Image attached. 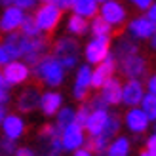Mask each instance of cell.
<instances>
[{
    "instance_id": "6da1fadb",
    "label": "cell",
    "mask_w": 156,
    "mask_h": 156,
    "mask_svg": "<svg viewBox=\"0 0 156 156\" xmlns=\"http://www.w3.org/2000/svg\"><path fill=\"white\" fill-rule=\"evenodd\" d=\"M33 74H34L36 80L40 84H44L48 90H57L59 86L65 82L67 71L51 53H46V55L33 67Z\"/></svg>"
},
{
    "instance_id": "7a4b0ae2",
    "label": "cell",
    "mask_w": 156,
    "mask_h": 156,
    "mask_svg": "<svg viewBox=\"0 0 156 156\" xmlns=\"http://www.w3.org/2000/svg\"><path fill=\"white\" fill-rule=\"evenodd\" d=\"M80 51H82L80 42L74 36L63 34V36H59L51 42V55L63 65V69L67 73L74 71L80 65Z\"/></svg>"
},
{
    "instance_id": "3957f363",
    "label": "cell",
    "mask_w": 156,
    "mask_h": 156,
    "mask_svg": "<svg viewBox=\"0 0 156 156\" xmlns=\"http://www.w3.org/2000/svg\"><path fill=\"white\" fill-rule=\"evenodd\" d=\"M33 19L36 23L38 30L48 36L59 27L61 19H63V12H61L55 4H40V6L34 8Z\"/></svg>"
},
{
    "instance_id": "277c9868",
    "label": "cell",
    "mask_w": 156,
    "mask_h": 156,
    "mask_svg": "<svg viewBox=\"0 0 156 156\" xmlns=\"http://www.w3.org/2000/svg\"><path fill=\"white\" fill-rule=\"evenodd\" d=\"M111 44H112V38H108V36H91L82 48L84 63H88L91 67L101 63L111 53Z\"/></svg>"
},
{
    "instance_id": "5b68a950",
    "label": "cell",
    "mask_w": 156,
    "mask_h": 156,
    "mask_svg": "<svg viewBox=\"0 0 156 156\" xmlns=\"http://www.w3.org/2000/svg\"><path fill=\"white\" fill-rule=\"evenodd\" d=\"M118 63V73L122 76L128 78H137V80H143V78L149 76V59H147L141 51L133 53V55L116 59Z\"/></svg>"
},
{
    "instance_id": "8992f818",
    "label": "cell",
    "mask_w": 156,
    "mask_h": 156,
    "mask_svg": "<svg viewBox=\"0 0 156 156\" xmlns=\"http://www.w3.org/2000/svg\"><path fill=\"white\" fill-rule=\"evenodd\" d=\"M128 15V8L120 0H107V2L99 4V17L108 23L112 29H122L129 19Z\"/></svg>"
},
{
    "instance_id": "52a82bcc",
    "label": "cell",
    "mask_w": 156,
    "mask_h": 156,
    "mask_svg": "<svg viewBox=\"0 0 156 156\" xmlns=\"http://www.w3.org/2000/svg\"><path fill=\"white\" fill-rule=\"evenodd\" d=\"M91 71L93 67L82 63L74 69V82H73V99L78 103H84L90 97L91 91Z\"/></svg>"
},
{
    "instance_id": "ba28073f",
    "label": "cell",
    "mask_w": 156,
    "mask_h": 156,
    "mask_svg": "<svg viewBox=\"0 0 156 156\" xmlns=\"http://www.w3.org/2000/svg\"><path fill=\"white\" fill-rule=\"evenodd\" d=\"M124 29H126V34L129 38H133L135 42H141V40H151V36L156 30V25L143 13V15H135V17L128 19Z\"/></svg>"
},
{
    "instance_id": "9c48e42d",
    "label": "cell",
    "mask_w": 156,
    "mask_h": 156,
    "mask_svg": "<svg viewBox=\"0 0 156 156\" xmlns=\"http://www.w3.org/2000/svg\"><path fill=\"white\" fill-rule=\"evenodd\" d=\"M61 145H63V152H74L78 149L86 147V139H88V133H86L84 126L80 124H69L67 128L61 129Z\"/></svg>"
},
{
    "instance_id": "30bf717a",
    "label": "cell",
    "mask_w": 156,
    "mask_h": 156,
    "mask_svg": "<svg viewBox=\"0 0 156 156\" xmlns=\"http://www.w3.org/2000/svg\"><path fill=\"white\" fill-rule=\"evenodd\" d=\"M2 74L6 78V82L10 84V88H13V86L27 84L33 76V69L21 59H12L8 65L2 67Z\"/></svg>"
},
{
    "instance_id": "8fae6325",
    "label": "cell",
    "mask_w": 156,
    "mask_h": 156,
    "mask_svg": "<svg viewBox=\"0 0 156 156\" xmlns=\"http://www.w3.org/2000/svg\"><path fill=\"white\" fill-rule=\"evenodd\" d=\"M122 122H124V126H126V129L133 135L147 133V129H149L151 124H152L151 118L145 114V111L141 107H129L126 111V114L122 116Z\"/></svg>"
},
{
    "instance_id": "7c38bea8",
    "label": "cell",
    "mask_w": 156,
    "mask_h": 156,
    "mask_svg": "<svg viewBox=\"0 0 156 156\" xmlns=\"http://www.w3.org/2000/svg\"><path fill=\"white\" fill-rule=\"evenodd\" d=\"M116 71H118V63H116V57L111 51L101 63H97L93 67V71H91V90H99L103 84H107L112 76H116Z\"/></svg>"
},
{
    "instance_id": "4fadbf2b",
    "label": "cell",
    "mask_w": 156,
    "mask_h": 156,
    "mask_svg": "<svg viewBox=\"0 0 156 156\" xmlns=\"http://www.w3.org/2000/svg\"><path fill=\"white\" fill-rule=\"evenodd\" d=\"M145 82L137 80V78H128L126 82H122V105L124 107H139L141 99L145 97Z\"/></svg>"
},
{
    "instance_id": "5bb4252c",
    "label": "cell",
    "mask_w": 156,
    "mask_h": 156,
    "mask_svg": "<svg viewBox=\"0 0 156 156\" xmlns=\"http://www.w3.org/2000/svg\"><path fill=\"white\" fill-rule=\"evenodd\" d=\"M6 48V51L10 53L12 59H23L25 57V53L29 50V44H30V38L21 34L19 30H15V33H8L4 34L2 42H0Z\"/></svg>"
},
{
    "instance_id": "9a60e30c",
    "label": "cell",
    "mask_w": 156,
    "mask_h": 156,
    "mask_svg": "<svg viewBox=\"0 0 156 156\" xmlns=\"http://www.w3.org/2000/svg\"><path fill=\"white\" fill-rule=\"evenodd\" d=\"M27 17V12L19 10L17 6H8L2 10V15H0V33L8 34V33H15L19 30L23 21Z\"/></svg>"
},
{
    "instance_id": "2e32d148",
    "label": "cell",
    "mask_w": 156,
    "mask_h": 156,
    "mask_svg": "<svg viewBox=\"0 0 156 156\" xmlns=\"http://www.w3.org/2000/svg\"><path fill=\"white\" fill-rule=\"evenodd\" d=\"M50 48H51V42L48 40V36H46V34H38V36H34V38H30L29 50H27L25 57H23L21 61H25V63L33 69L38 61H40L46 53L50 51Z\"/></svg>"
},
{
    "instance_id": "e0dca14e",
    "label": "cell",
    "mask_w": 156,
    "mask_h": 156,
    "mask_svg": "<svg viewBox=\"0 0 156 156\" xmlns=\"http://www.w3.org/2000/svg\"><path fill=\"white\" fill-rule=\"evenodd\" d=\"M40 95H42V91L38 86H27V88H23L21 93L17 95V101H15L17 111L21 114L34 112L38 108V105H40Z\"/></svg>"
},
{
    "instance_id": "ac0fdd59",
    "label": "cell",
    "mask_w": 156,
    "mask_h": 156,
    "mask_svg": "<svg viewBox=\"0 0 156 156\" xmlns=\"http://www.w3.org/2000/svg\"><path fill=\"white\" fill-rule=\"evenodd\" d=\"M63 105H65L63 93L57 91V90H46V91H42V95H40L38 111H40L46 118H53Z\"/></svg>"
},
{
    "instance_id": "d6986e66",
    "label": "cell",
    "mask_w": 156,
    "mask_h": 156,
    "mask_svg": "<svg viewBox=\"0 0 156 156\" xmlns=\"http://www.w3.org/2000/svg\"><path fill=\"white\" fill-rule=\"evenodd\" d=\"M0 128H2L4 137L12 139V141H19V139L25 135V131H27V124H25V120H23L21 114L8 112L4 122L0 124Z\"/></svg>"
},
{
    "instance_id": "ffe728a7",
    "label": "cell",
    "mask_w": 156,
    "mask_h": 156,
    "mask_svg": "<svg viewBox=\"0 0 156 156\" xmlns=\"http://www.w3.org/2000/svg\"><path fill=\"white\" fill-rule=\"evenodd\" d=\"M108 114H111V108H91L88 118L84 122V129H86V133H88V137L103 133L105 124L108 120Z\"/></svg>"
},
{
    "instance_id": "44dd1931",
    "label": "cell",
    "mask_w": 156,
    "mask_h": 156,
    "mask_svg": "<svg viewBox=\"0 0 156 156\" xmlns=\"http://www.w3.org/2000/svg\"><path fill=\"white\" fill-rule=\"evenodd\" d=\"M97 93L103 97V101L108 105V108L122 105V80L118 76H112L107 84H103L97 90Z\"/></svg>"
},
{
    "instance_id": "7402d4cb",
    "label": "cell",
    "mask_w": 156,
    "mask_h": 156,
    "mask_svg": "<svg viewBox=\"0 0 156 156\" xmlns=\"http://www.w3.org/2000/svg\"><path fill=\"white\" fill-rule=\"evenodd\" d=\"M111 51L116 59H122V57L133 55V53H139L141 50H139V42H135L133 38H129L128 34H120L116 40H112Z\"/></svg>"
},
{
    "instance_id": "603a6c76",
    "label": "cell",
    "mask_w": 156,
    "mask_h": 156,
    "mask_svg": "<svg viewBox=\"0 0 156 156\" xmlns=\"http://www.w3.org/2000/svg\"><path fill=\"white\" fill-rule=\"evenodd\" d=\"M65 30L69 36L74 38H82L86 34H90V19H84L80 15H69L67 23H65Z\"/></svg>"
},
{
    "instance_id": "cb8c5ba5",
    "label": "cell",
    "mask_w": 156,
    "mask_h": 156,
    "mask_svg": "<svg viewBox=\"0 0 156 156\" xmlns=\"http://www.w3.org/2000/svg\"><path fill=\"white\" fill-rule=\"evenodd\" d=\"M71 12L84 19H93L95 15H99V2L97 0H74Z\"/></svg>"
},
{
    "instance_id": "d4e9b609",
    "label": "cell",
    "mask_w": 156,
    "mask_h": 156,
    "mask_svg": "<svg viewBox=\"0 0 156 156\" xmlns=\"http://www.w3.org/2000/svg\"><path fill=\"white\" fill-rule=\"evenodd\" d=\"M131 152V141L126 135H116L111 143H108L105 156H129Z\"/></svg>"
},
{
    "instance_id": "484cf974",
    "label": "cell",
    "mask_w": 156,
    "mask_h": 156,
    "mask_svg": "<svg viewBox=\"0 0 156 156\" xmlns=\"http://www.w3.org/2000/svg\"><path fill=\"white\" fill-rule=\"evenodd\" d=\"M122 126H124V122H122V118L116 112H111L108 114V120H107V124H105V129H103V133L101 135H105L108 141H112V139L116 137V135H120V129H122Z\"/></svg>"
},
{
    "instance_id": "4316f807",
    "label": "cell",
    "mask_w": 156,
    "mask_h": 156,
    "mask_svg": "<svg viewBox=\"0 0 156 156\" xmlns=\"http://www.w3.org/2000/svg\"><path fill=\"white\" fill-rule=\"evenodd\" d=\"M74 116H76V108L74 107H69V105H63L59 108V112L53 116V118H55V126H57V129L61 131L63 128H67L69 124H73L74 122Z\"/></svg>"
},
{
    "instance_id": "83f0119b",
    "label": "cell",
    "mask_w": 156,
    "mask_h": 156,
    "mask_svg": "<svg viewBox=\"0 0 156 156\" xmlns=\"http://www.w3.org/2000/svg\"><path fill=\"white\" fill-rule=\"evenodd\" d=\"M112 33H114V29L108 25V23H105L99 15L90 19V34L91 36H108V38H112Z\"/></svg>"
},
{
    "instance_id": "f1b7e54d",
    "label": "cell",
    "mask_w": 156,
    "mask_h": 156,
    "mask_svg": "<svg viewBox=\"0 0 156 156\" xmlns=\"http://www.w3.org/2000/svg\"><path fill=\"white\" fill-rule=\"evenodd\" d=\"M108 143L111 141H108L105 135H93V137L86 139V149H90L95 156H101V154H105Z\"/></svg>"
},
{
    "instance_id": "f546056e",
    "label": "cell",
    "mask_w": 156,
    "mask_h": 156,
    "mask_svg": "<svg viewBox=\"0 0 156 156\" xmlns=\"http://www.w3.org/2000/svg\"><path fill=\"white\" fill-rule=\"evenodd\" d=\"M145 111V114L151 118V122H156V95L154 93H145V97L141 99V105H139Z\"/></svg>"
},
{
    "instance_id": "4dcf8cb0",
    "label": "cell",
    "mask_w": 156,
    "mask_h": 156,
    "mask_svg": "<svg viewBox=\"0 0 156 156\" xmlns=\"http://www.w3.org/2000/svg\"><path fill=\"white\" fill-rule=\"evenodd\" d=\"M19 33L25 34V36H29V38H34V36H38V34H42L40 30H38V27H36L33 15H27V17H25V21H23V25H21V29H19Z\"/></svg>"
},
{
    "instance_id": "1f68e13d",
    "label": "cell",
    "mask_w": 156,
    "mask_h": 156,
    "mask_svg": "<svg viewBox=\"0 0 156 156\" xmlns=\"http://www.w3.org/2000/svg\"><path fill=\"white\" fill-rule=\"evenodd\" d=\"M57 135H61V131L57 129V126L55 124H44V126L40 128V131H38V141H48V139H51V137H57Z\"/></svg>"
},
{
    "instance_id": "d6a6232c",
    "label": "cell",
    "mask_w": 156,
    "mask_h": 156,
    "mask_svg": "<svg viewBox=\"0 0 156 156\" xmlns=\"http://www.w3.org/2000/svg\"><path fill=\"white\" fill-rule=\"evenodd\" d=\"M17 141H12L8 137H2L0 139V154L2 156H13V152L17 151Z\"/></svg>"
},
{
    "instance_id": "836d02e7",
    "label": "cell",
    "mask_w": 156,
    "mask_h": 156,
    "mask_svg": "<svg viewBox=\"0 0 156 156\" xmlns=\"http://www.w3.org/2000/svg\"><path fill=\"white\" fill-rule=\"evenodd\" d=\"M90 111H91V108H90V105L86 103V101H84V103H80V107L76 108V116H74V122H76V124H80V126H84V122H86V118H88Z\"/></svg>"
},
{
    "instance_id": "e575fe53",
    "label": "cell",
    "mask_w": 156,
    "mask_h": 156,
    "mask_svg": "<svg viewBox=\"0 0 156 156\" xmlns=\"http://www.w3.org/2000/svg\"><path fill=\"white\" fill-rule=\"evenodd\" d=\"M13 6H17L23 12H33L38 6V0H13Z\"/></svg>"
},
{
    "instance_id": "d590c367",
    "label": "cell",
    "mask_w": 156,
    "mask_h": 156,
    "mask_svg": "<svg viewBox=\"0 0 156 156\" xmlns=\"http://www.w3.org/2000/svg\"><path fill=\"white\" fill-rule=\"evenodd\" d=\"M86 103L90 105V108H108V105L103 101V97L99 95V93H95V95H91Z\"/></svg>"
},
{
    "instance_id": "8d00e7d4",
    "label": "cell",
    "mask_w": 156,
    "mask_h": 156,
    "mask_svg": "<svg viewBox=\"0 0 156 156\" xmlns=\"http://www.w3.org/2000/svg\"><path fill=\"white\" fill-rule=\"evenodd\" d=\"M145 151L151 152L152 156H156V131H152V133L147 137V141H145Z\"/></svg>"
},
{
    "instance_id": "74e56055",
    "label": "cell",
    "mask_w": 156,
    "mask_h": 156,
    "mask_svg": "<svg viewBox=\"0 0 156 156\" xmlns=\"http://www.w3.org/2000/svg\"><path fill=\"white\" fill-rule=\"evenodd\" d=\"M128 2L135 8V10H139V12H147V8H149L154 0H128Z\"/></svg>"
},
{
    "instance_id": "f35d334b",
    "label": "cell",
    "mask_w": 156,
    "mask_h": 156,
    "mask_svg": "<svg viewBox=\"0 0 156 156\" xmlns=\"http://www.w3.org/2000/svg\"><path fill=\"white\" fill-rule=\"evenodd\" d=\"M145 90L149 91V93H154V95H156V73L147 76V80H145Z\"/></svg>"
},
{
    "instance_id": "ab89813d",
    "label": "cell",
    "mask_w": 156,
    "mask_h": 156,
    "mask_svg": "<svg viewBox=\"0 0 156 156\" xmlns=\"http://www.w3.org/2000/svg\"><path fill=\"white\" fill-rule=\"evenodd\" d=\"M13 156H36V151H33L30 147H17Z\"/></svg>"
},
{
    "instance_id": "60d3db41",
    "label": "cell",
    "mask_w": 156,
    "mask_h": 156,
    "mask_svg": "<svg viewBox=\"0 0 156 156\" xmlns=\"http://www.w3.org/2000/svg\"><path fill=\"white\" fill-rule=\"evenodd\" d=\"M10 61H12L10 53H8V51H6V48H4L2 44H0V69H2L4 65H8V63H10Z\"/></svg>"
},
{
    "instance_id": "b9f144b4",
    "label": "cell",
    "mask_w": 156,
    "mask_h": 156,
    "mask_svg": "<svg viewBox=\"0 0 156 156\" xmlns=\"http://www.w3.org/2000/svg\"><path fill=\"white\" fill-rule=\"evenodd\" d=\"M73 2H74V0H55L53 4H55L61 12H69L73 8Z\"/></svg>"
},
{
    "instance_id": "7bdbcfd3",
    "label": "cell",
    "mask_w": 156,
    "mask_h": 156,
    "mask_svg": "<svg viewBox=\"0 0 156 156\" xmlns=\"http://www.w3.org/2000/svg\"><path fill=\"white\" fill-rule=\"evenodd\" d=\"M145 15H147V17H149L152 23H154V25H156V0H154V2L149 6V8H147V12H145Z\"/></svg>"
},
{
    "instance_id": "ee69618b",
    "label": "cell",
    "mask_w": 156,
    "mask_h": 156,
    "mask_svg": "<svg viewBox=\"0 0 156 156\" xmlns=\"http://www.w3.org/2000/svg\"><path fill=\"white\" fill-rule=\"evenodd\" d=\"M10 90H4V88H0V105H8L10 103Z\"/></svg>"
},
{
    "instance_id": "f6af8a7d",
    "label": "cell",
    "mask_w": 156,
    "mask_h": 156,
    "mask_svg": "<svg viewBox=\"0 0 156 156\" xmlns=\"http://www.w3.org/2000/svg\"><path fill=\"white\" fill-rule=\"evenodd\" d=\"M73 156H95L90 149H86V147H82V149H78V151H74L73 152Z\"/></svg>"
},
{
    "instance_id": "bcb514c9",
    "label": "cell",
    "mask_w": 156,
    "mask_h": 156,
    "mask_svg": "<svg viewBox=\"0 0 156 156\" xmlns=\"http://www.w3.org/2000/svg\"><path fill=\"white\" fill-rule=\"evenodd\" d=\"M0 88H4V90H12V88H10V84L6 82L4 74H2V69H0Z\"/></svg>"
},
{
    "instance_id": "7dc6e473",
    "label": "cell",
    "mask_w": 156,
    "mask_h": 156,
    "mask_svg": "<svg viewBox=\"0 0 156 156\" xmlns=\"http://www.w3.org/2000/svg\"><path fill=\"white\" fill-rule=\"evenodd\" d=\"M149 48L152 51H156V30H154V34L151 36V40H149Z\"/></svg>"
},
{
    "instance_id": "c3c4849f",
    "label": "cell",
    "mask_w": 156,
    "mask_h": 156,
    "mask_svg": "<svg viewBox=\"0 0 156 156\" xmlns=\"http://www.w3.org/2000/svg\"><path fill=\"white\" fill-rule=\"evenodd\" d=\"M6 114H8V108H6V105H0V124L4 122V118H6Z\"/></svg>"
},
{
    "instance_id": "681fc988",
    "label": "cell",
    "mask_w": 156,
    "mask_h": 156,
    "mask_svg": "<svg viewBox=\"0 0 156 156\" xmlns=\"http://www.w3.org/2000/svg\"><path fill=\"white\" fill-rule=\"evenodd\" d=\"M0 6L8 8V6H13V0H0Z\"/></svg>"
},
{
    "instance_id": "f907efd6",
    "label": "cell",
    "mask_w": 156,
    "mask_h": 156,
    "mask_svg": "<svg viewBox=\"0 0 156 156\" xmlns=\"http://www.w3.org/2000/svg\"><path fill=\"white\" fill-rule=\"evenodd\" d=\"M55 0H38V4H53Z\"/></svg>"
},
{
    "instance_id": "816d5d0a",
    "label": "cell",
    "mask_w": 156,
    "mask_h": 156,
    "mask_svg": "<svg viewBox=\"0 0 156 156\" xmlns=\"http://www.w3.org/2000/svg\"><path fill=\"white\" fill-rule=\"evenodd\" d=\"M139 156H152L151 152H147V151H143V152H139Z\"/></svg>"
},
{
    "instance_id": "f5cc1de1",
    "label": "cell",
    "mask_w": 156,
    "mask_h": 156,
    "mask_svg": "<svg viewBox=\"0 0 156 156\" xmlns=\"http://www.w3.org/2000/svg\"><path fill=\"white\" fill-rule=\"evenodd\" d=\"M97 2H99V4H103V2H107V0H97Z\"/></svg>"
},
{
    "instance_id": "db71d44e",
    "label": "cell",
    "mask_w": 156,
    "mask_h": 156,
    "mask_svg": "<svg viewBox=\"0 0 156 156\" xmlns=\"http://www.w3.org/2000/svg\"><path fill=\"white\" fill-rule=\"evenodd\" d=\"M154 131H156V128H154Z\"/></svg>"
},
{
    "instance_id": "11a10c76",
    "label": "cell",
    "mask_w": 156,
    "mask_h": 156,
    "mask_svg": "<svg viewBox=\"0 0 156 156\" xmlns=\"http://www.w3.org/2000/svg\"><path fill=\"white\" fill-rule=\"evenodd\" d=\"M0 156H2V154H0Z\"/></svg>"
}]
</instances>
